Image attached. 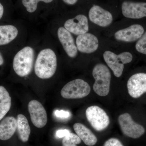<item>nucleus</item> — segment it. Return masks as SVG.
<instances>
[{
  "label": "nucleus",
  "instance_id": "16",
  "mask_svg": "<svg viewBox=\"0 0 146 146\" xmlns=\"http://www.w3.org/2000/svg\"><path fill=\"white\" fill-rule=\"evenodd\" d=\"M17 124V119L13 117L4 118L0 123V140L10 139L16 132Z\"/></svg>",
  "mask_w": 146,
  "mask_h": 146
},
{
  "label": "nucleus",
  "instance_id": "24",
  "mask_svg": "<svg viewBox=\"0 0 146 146\" xmlns=\"http://www.w3.org/2000/svg\"><path fill=\"white\" fill-rule=\"evenodd\" d=\"M54 114L56 117L61 119H66L71 117L70 112L64 110H56Z\"/></svg>",
  "mask_w": 146,
  "mask_h": 146
},
{
  "label": "nucleus",
  "instance_id": "28",
  "mask_svg": "<svg viewBox=\"0 0 146 146\" xmlns=\"http://www.w3.org/2000/svg\"><path fill=\"white\" fill-rule=\"evenodd\" d=\"M4 13V8L2 5L0 3V19L2 18Z\"/></svg>",
  "mask_w": 146,
  "mask_h": 146
},
{
  "label": "nucleus",
  "instance_id": "22",
  "mask_svg": "<svg viewBox=\"0 0 146 146\" xmlns=\"http://www.w3.org/2000/svg\"><path fill=\"white\" fill-rule=\"evenodd\" d=\"M53 0H23L22 3L29 13H33L36 10L37 4L40 1L45 3L52 2Z\"/></svg>",
  "mask_w": 146,
  "mask_h": 146
},
{
  "label": "nucleus",
  "instance_id": "6",
  "mask_svg": "<svg viewBox=\"0 0 146 146\" xmlns=\"http://www.w3.org/2000/svg\"><path fill=\"white\" fill-rule=\"evenodd\" d=\"M86 116L91 126L97 131L104 130L110 123L109 117L106 112L97 106L88 107L86 110Z\"/></svg>",
  "mask_w": 146,
  "mask_h": 146
},
{
  "label": "nucleus",
  "instance_id": "25",
  "mask_svg": "<svg viewBox=\"0 0 146 146\" xmlns=\"http://www.w3.org/2000/svg\"><path fill=\"white\" fill-rule=\"evenodd\" d=\"M103 146H124L121 142L116 138H111L106 141Z\"/></svg>",
  "mask_w": 146,
  "mask_h": 146
},
{
  "label": "nucleus",
  "instance_id": "18",
  "mask_svg": "<svg viewBox=\"0 0 146 146\" xmlns=\"http://www.w3.org/2000/svg\"><path fill=\"white\" fill-rule=\"evenodd\" d=\"M17 130L19 138L22 142L28 141L31 133V128L25 116L19 114L17 117Z\"/></svg>",
  "mask_w": 146,
  "mask_h": 146
},
{
  "label": "nucleus",
  "instance_id": "9",
  "mask_svg": "<svg viewBox=\"0 0 146 146\" xmlns=\"http://www.w3.org/2000/svg\"><path fill=\"white\" fill-rule=\"evenodd\" d=\"M127 88L129 96L134 98L146 93V74L137 73L131 76L128 80Z\"/></svg>",
  "mask_w": 146,
  "mask_h": 146
},
{
  "label": "nucleus",
  "instance_id": "8",
  "mask_svg": "<svg viewBox=\"0 0 146 146\" xmlns=\"http://www.w3.org/2000/svg\"><path fill=\"white\" fill-rule=\"evenodd\" d=\"M28 107L32 122L35 126L39 128L44 127L47 124L48 117L42 104L36 100H33L29 102Z\"/></svg>",
  "mask_w": 146,
  "mask_h": 146
},
{
  "label": "nucleus",
  "instance_id": "27",
  "mask_svg": "<svg viewBox=\"0 0 146 146\" xmlns=\"http://www.w3.org/2000/svg\"><path fill=\"white\" fill-rule=\"evenodd\" d=\"M78 1V0H63V1L65 3L70 5L75 4Z\"/></svg>",
  "mask_w": 146,
  "mask_h": 146
},
{
  "label": "nucleus",
  "instance_id": "13",
  "mask_svg": "<svg viewBox=\"0 0 146 146\" xmlns=\"http://www.w3.org/2000/svg\"><path fill=\"white\" fill-rule=\"evenodd\" d=\"M144 32L143 27L140 25H133L115 33L114 36L118 41L133 42L140 39Z\"/></svg>",
  "mask_w": 146,
  "mask_h": 146
},
{
  "label": "nucleus",
  "instance_id": "14",
  "mask_svg": "<svg viewBox=\"0 0 146 146\" xmlns=\"http://www.w3.org/2000/svg\"><path fill=\"white\" fill-rule=\"evenodd\" d=\"M122 12L126 18L140 19L146 17V3L124 1L122 5Z\"/></svg>",
  "mask_w": 146,
  "mask_h": 146
},
{
  "label": "nucleus",
  "instance_id": "21",
  "mask_svg": "<svg viewBox=\"0 0 146 146\" xmlns=\"http://www.w3.org/2000/svg\"><path fill=\"white\" fill-rule=\"evenodd\" d=\"M81 140L77 134L70 133L63 138L62 141V146H77L80 144Z\"/></svg>",
  "mask_w": 146,
  "mask_h": 146
},
{
  "label": "nucleus",
  "instance_id": "23",
  "mask_svg": "<svg viewBox=\"0 0 146 146\" xmlns=\"http://www.w3.org/2000/svg\"><path fill=\"white\" fill-rule=\"evenodd\" d=\"M136 48L138 52L146 55V32L136 43Z\"/></svg>",
  "mask_w": 146,
  "mask_h": 146
},
{
  "label": "nucleus",
  "instance_id": "1",
  "mask_svg": "<svg viewBox=\"0 0 146 146\" xmlns=\"http://www.w3.org/2000/svg\"><path fill=\"white\" fill-rule=\"evenodd\" d=\"M57 65V57L54 51L50 48L44 49L36 57L35 72L39 78L48 79L54 74Z\"/></svg>",
  "mask_w": 146,
  "mask_h": 146
},
{
  "label": "nucleus",
  "instance_id": "15",
  "mask_svg": "<svg viewBox=\"0 0 146 146\" xmlns=\"http://www.w3.org/2000/svg\"><path fill=\"white\" fill-rule=\"evenodd\" d=\"M57 35L59 41L68 56L72 58L76 57L77 55L78 49L71 33L65 28L60 27L58 30Z\"/></svg>",
  "mask_w": 146,
  "mask_h": 146
},
{
  "label": "nucleus",
  "instance_id": "3",
  "mask_svg": "<svg viewBox=\"0 0 146 146\" xmlns=\"http://www.w3.org/2000/svg\"><path fill=\"white\" fill-rule=\"evenodd\" d=\"M93 77L95 82L93 86L94 92L100 96L104 97L109 94L111 75L106 65L97 64L93 69Z\"/></svg>",
  "mask_w": 146,
  "mask_h": 146
},
{
  "label": "nucleus",
  "instance_id": "19",
  "mask_svg": "<svg viewBox=\"0 0 146 146\" xmlns=\"http://www.w3.org/2000/svg\"><path fill=\"white\" fill-rule=\"evenodd\" d=\"M18 29L11 25L0 26V46L7 44L18 36Z\"/></svg>",
  "mask_w": 146,
  "mask_h": 146
},
{
  "label": "nucleus",
  "instance_id": "17",
  "mask_svg": "<svg viewBox=\"0 0 146 146\" xmlns=\"http://www.w3.org/2000/svg\"><path fill=\"white\" fill-rule=\"evenodd\" d=\"M73 127L77 135L86 145L93 146L96 144V136L85 125L80 123H76Z\"/></svg>",
  "mask_w": 146,
  "mask_h": 146
},
{
  "label": "nucleus",
  "instance_id": "2",
  "mask_svg": "<svg viewBox=\"0 0 146 146\" xmlns=\"http://www.w3.org/2000/svg\"><path fill=\"white\" fill-rule=\"evenodd\" d=\"M34 51L32 48L26 46L17 52L13 60L15 72L20 77H25L31 73L34 59Z\"/></svg>",
  "mask_w": 146,
  "mask_h": 146
},
{
  "label": "nucleus",
  "instance_id": "10",
  "mask_svg": "<svg viewBox=\"0 0 146 146\" xmlns=\"http://www.w3.org/2000/svg\"><path fill=\"white\" fill-rule=\"evenodd\" d=\"M76 46L80 52L91 53L98 49L99 42L98 38L94 35L86 33L78 35L76 39Z\"/></svg>",
  "mask_w": 146,
  "mask_h": 146
},
{
  "label": "nucleus",
  "instance_id": "26",
  "mask_svg": "<svg viewBox=\"0 0 146 146\" xmlns=\"http://www.w3.org/2000/svg\"><path fill=\"white\" fill-rule=\"evenodd\" d=\"M70 133V131L68 129H59L56 132V136L58 138H64Z\"/></svg>",
  "mask_w": 146,
  "mask_h": 146
},
{
  "label": "nucleus",
  "instance_id": "7",
  "mask_svg": "<svg viewBox=\"0 0 146 146\" xmlns=\"http://www.w3.org/2000/svg\"><path fill=\"white\" fill-rule=\"evenodd\" d=\"M118 122L123 133L129 138L136 139L145 133L143 127L135 122L129 113L120 115L118 118Z\"/></svg>",
  "mask_w": 146,
  "mask_h": 146
},
{
  "label": "nucleus",
  "instance_id": "29",
  "mask_svg": "<svg viewBox=\"0 0 146 146\" xmlns=\"http://www.w3.org/2000/svg\"><path fill=\"white\" fill-rule=\"evenodd\" d=\"M4 63V59L3 58L2 55L0 53V65H2Z\"/></svg>",
  "mask_w": 146,
  "mask_h": 146
},
{
  "label": "nucleus",
  "instance_id": "5",
  "mask_svg": "<svg viewBox=\"0 0 146 146\" xmlns=\"http://www.w3.org/2000/svg\"><path fill=\"white\" fill-rule=\"evenodd\" d=\"M106 63L112 70L117 77H120L123 74L124 65L130 63L133 56L130 52H125L117 55L110 51L105 52L103 55Z\"/></svg>",
  "mask_w": 146,
  "mask_h": 146
},
{
  "label": "nucleus",
  "instance_id": "12",
  "mask_svg": "<svg viewBox=\"0 0 146 146\" xmlns=\"http://www.w3.org/2000/svg\"><path fill=\"white\" fill-rule=\"evenodd\" d=\"M64 27L71 33L79 35L87 33L89 31L88 18L84 15H77L75 18L67 20Z\"/></svg>",
  "mask_w": 146,
  "mask_h": 146
},
{
  "label": "nucleus",
  "instance_id": "20",
  "mask_svg": "<svg viewBox=\"0 0 146 146\" xmlns=\"http://www.w3.org/2000/svg\"><path fill=\"white\" fill-rule=\"evenodd\" d=\"M11 99L9 93L4 86H0V121L10 110Z\"/></svg>",
  "mask_w": 146,
  "mask_h": 146
},
{
  "label": "nucleus",
  "instance_id": "4",
  "mask_svg": "<svg viewBox=\"0 0 146 146\" xmlns=\"http://www.w3.org/2000/svg\"><path fill=\"white\" fill-rule=\"evenodd\" d=\"M91 91L89 84L81 79L68 82L61 89L60 94L64 98L76 99L87 96Z\"/></svg>",
  "mask_w": 146,
  "mask_h": 146
},
{
  "label": "nucleus",
  "instance_id": "11",
  "mask_svg": "<svg viewBox=\"0 0 146 146\" xmlns=\"http://www.w3.org/2000/svg\"><path fill=\"white\" fill-rule=\"evenodd\" d=\"M89 16L90 21L100 27L108 26L113 21L111 13L99 6H93L89 10Z\"/></svg>",
  "mask_w": 146,
  "mask_h": 146
}]
</instances>
